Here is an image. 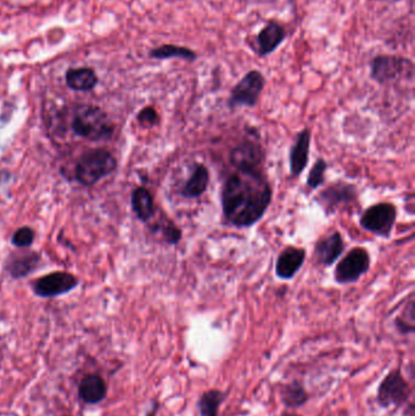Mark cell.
<instances>
[{
    "label": "cell",
    "mask_w": 415,
    "mask_h": 416,
    "mask_svg": "<svg viewBox=\"0 0 415 416\" xmlns=\"http://www.w3.org/2000/svg\"><path fill=\"white\" fill-rule=\"evenodd\" d=\"M265 162H232L222 187V211L235 228H251L267 213L273 198Z\"/></svg>",
    "instance_id": "cell-1"
},
{
    "label": "cell",
    "mask_w": 415,
    "mask_h": 416,
    "mask_svg": "<svg viewBox=\"0 0 415 416\" xmlns=\"http://www.w3.org/2000/svg\"><path fill=\"white\" fill-rule=\"evenodd\" d=\"M76 134L91 141L106 140L113 134V126L99 107L83 105L77 108L72 122Z\"/></svg>",
    "instance_id": "cell-2"
},
{
    "label": "cell",
    "mask_w": 415,
    "mask_h": 416,
    "mask_svg": "<svg viewBox=\"0 0 415 416\" xmlns=\"http://www.w3.org/2000/svg\"><path fill=\"white\" fill-rule=\"evenodd\" d=\"M370 77L380 86L401 80H413L414 64L405 56L379 54L370 61Z\"/></svg>",
    "instance_id": "cell-3"
},
{
    "label": "cell",
    "mask_w": 415,
    "mask_h": 416,
    "mask_svg": "<svg viewBox=\"0 0 415 416\" xmlns=\"http://www.w3.org/2000/svg\"><path fill=\"white\" fill-rule=\"evenodd\" d=\"M116 165L115 157L106 150H89L82 155L77 163L76 178L80 184L91 187L115 171Z\"/></svg>",
    "instance_id": "cell-4"
},
{
    "label": "cell",
    "mask_w": 415,
    "mask_h": 416,
    "mask_svg": "<svg viewBox=\"0 0 415 416\" xmlns=\"http://www.w3.org/2000/svg\"><path fill=\"white\" fill-rule=\"evenodd\" d=\"M266 77L258 69H251L233 86L229 96L228 106L255 107L266 86Z\"/></svg>",
    "instance_id": "cell-5"
},
{
    "label": "cell",
    "mask_w": 415,
    "mask_h": 416,
    "mask_svg": "<svg viewBox=\"0 0 415 416\" xmlns=\"http://www.w3.org/2000/svg\"><path fill=\"white\" fill-rule=\"evenodd\" d=\"M413 390L399 369L391 370L380 382L377 393V402L383 409L391 406L401 408L408 402Z\"/></svg>",
    "instance_id": "cell-6"
},
{
    "label": "cell",
    "mask_w": 415,
    "mask_h": 416,
    "mask_svg": "<svg viewBox=\"0 0 415 416\" xmlns=\"http://www.w3.org/2000/svg\"><path fill=\"white\" fill-rule=\"evenodd\" d=\"M397 219V208L392 203H380L367 208L359 219L363 229L372 234L390 239Z\"/></svg>",
    "instance_id": "cell-7"
},
{
    "label": "cell",
    "mask_w": 415,
    "mask_h": 416,
    "mask_svg": "<svg viewBox=\"0 0 415 416\" xmlns=\"http://www.w3.org/2000/svg\"><path fill=\"white\" fill-rule=\"evenodd\" d=\"M370 256L366 249H352L336 266L334 272L336 283L340 285L357 283L364 274H367L370 268Z\"/></svg>",
    "instance_id": "cell-8"
},
{
    "label": "cell",
    "mask_w": 415,
    "mask_h": 416,
    "mask_svg": "<svg viewBox=\"0 0 415 416\" xmlns=\"http://www.w3.org/2000/svg\"><path fill=\"white\" fill-rule=\"evenodd\" d=\"M357 187L350 183L336 182L318 194L315 201L323 208L326 216L335 213L340 207H345L357 201Z\"/></svg>",
    "instance_id": "cell-9"
},
{
    "label": "cell",
    "mask_w": 415,
    "mask_h": 416,
    "mask_svg": "<svg viewBox=\"0 0 415 416\" xmlns=\"http://www.w3.org/2000/svg\"><path fill=\"white\" fill-rule=\"evenodd\" d=\"M287 36V30L280 22L269 20L256 34V53L260 58L271 55L285 42Z\"/></svg>",
    "instance_id": "cell-10"
},
{
    "label": "cell",
    "mask_w": 415,
    "mask_h": 416,
    "mask_svg": "<svg viewBox=\"0 0 415 416\" xmlns=\"http://www.w3.org/2000/svg\"><path fill=\"white\" fill-rule=\"evenodd\" d=\"M78 280L69 273H52L38 279L33 285L34 292L41 297H55L66 294L77 286Z\"/></svg>",
    "instance_id": "cell-11"
},
{
    "label": "cell",
    "mask_w": 415,
    "mask_h": 416,
    "mask_svg": "<svg viewBox=\"0 0 415 416\" xmlns=\"http://www.w3.org/2000/svg\"><path fill=\"white\" fill-rule=\"evenodd\" d=\"M345 251V242L340 231L320 239L314 246L313 257L315 262L323 267H331Z\"/></svg>",
    "instance_id": "cell-12"
},
{
    "label": "cell",
    "mask_w": 415,
    "mask_h": 416,
    "mask_svg": "<svg viewBox=\"0 0 415 416\" xmlns=\"http://www.w3.org/2000/svg\"><path fill=\"white\" fill-rule=\"evenodd\" d=\"M306 261V251L295 246H288L278 256L276 275L282 280H291L300 272Z\"/></svg>",
    "instance_id": "cell-13"
},
{
    "label": "cell",
    "mask_w": 415,
    "mask_h": 416,
    "mask_svg": "<svg viewBox=\"0 0 415 416\" xmlns=\"http://www.w3.org/2000/svg\"><path fill=\"white\" fill-rule=\"evenodd\" d=\"M312 133L309 128H304L298 134L291 149H290V173L293 178L304 173L309 159Z\"/></svg>",
    "instance_id": "cell-14"
},
{
    "label": "cell",
    "mask_w": 415,
    "mask_h": 416,
    "mask_svg": "<svg viewBox=\"0 0 415 416\" xmlns=\"http://www.w3.org/2000/svg\"><path fill=\"white\" fill-rule=\"evenodd\" d=\"M210 184V171L203 163H195L190 176L181 189V195L186 198H197L203 196Z\"/></svg>",
    "instance_id": "cell-15"
},
{
    "label": "cell",
    "mask_w": 415,
    "mask_h": 416,
    "mask_svg": "<svg viewBox=\"0 0 415 416\" xmlns=\"http://www.w3.org/2000/svg\"><path fill=\"white\" fill-rule=\"evenodd\" d=\"M106 384L99 375H88L80 381L78 395L80 400L88 404L100 403L106 397Z\"/></svg>",
    "instance_id": "cell-16"
},
{
    "label": "cell",
    "mask_w": 415,
    "mask_h": 416,
    "mask_svg": "<svg viewBox=\"0 0 415 416\" xmlns=\"http://www.w3.org/2000/svg\"><path fill=\"white\" fill-rule=\"evenodd\" d=\"M279 395L282 404L288 409L301 408L309 400V392L304 389V384L298 380L282 384L279 389Z\"/></svg>",
    "instance_id": "cell-17"
},
{
    "label": "cell",
    "mask_w": 415,
    "mask_h": 416,
    "mask_svg": "<svg viewBox=\"0 0 415 416\" xmlns=\"http://www.w3.org/2000/svg\"><path fill=\"white\" fill-rule=\"evenodd\" d=\"M149 56L155 60L179 59L187 61L189 64L195 62L199 59V54L195 50L176 44H164L153 49L150 50Z\"/></svg>",
    "instance_id": "cell-18"
},
{
    "label": "cell",
    "mask_w": 415,
    "mask_h": 416,
    "mask_svg": "<svg viewBox=\"0 0 415 416\" xmlns=\"http://www.w3.org/2000/svg\"><path fill=\"white\" fill-rule=\"evenodd\" d=\"M66 83L74 91H88L98 84V77L96 72L88 67L69 69L66 72Z\"/></svg>",
    "instance_id": "cell-19"
},
{
    "label": "cell",
    "mask_w": 415,
    "mask_h": 416,
    "mask_svg": "<svg viewBox=\"0 0 415 416\" xmlns=\"http://www.w3.org/2000/svg\"><path fill=\"white\" fill-rule=\"evenodd\" d=\"M132 207L140 220L148 222L154 217L155 203L151 192L145 187H138L132 194Z\"/></svg>",
    "instance_id": "cell-20"
},
{
    "label": "cell",
    "mask_w": 415,
    "mask_h": 416,
    "mask_svg": "<svg viewBox=\"0 0 415 416\" xmlns=\"http://www.w3.org/2000/svg\"><path fill=\"white\" fill-rule=\"evenodd\" d=\"M228 392L219 390H208L197 400V411L200 416H218L219 408L227 400Z\"/></svg>",
    "instance_id": "cell-21"
},
{
    "label": "cell",
    "mask_w": 415,
    "mask_h": 416,
    "mask_svg": "<svg viewBox=\"0 0 415 416\" xmlns=\"http://www.w3.org/2000/svg\"><path fill=\"white\" fill-rule=\"evenodd\" d=\"M38 261H39V256L36 253L17 256V258H14L12 262H10L8 269L14 277H25L28 273L32 272L34 267L37 266Z\"/></svg>",
    "instance_id": "cell-22"
},
{
    "label": "cell",
    "mask_w": 415,
    "mask_h": 416,
    "mask_svg": "<svg viewBox=\"0 0 415 416\" xmlns=\"http://www.w3.org/2000/svg\"><path fill=\"white\" fill-rule=\"evenodd\" d=\"M396 326L401 334H413L414 332V301L410 299V303L405 305V313L396 319Z\"/></svg>",
    "instance_id": "cell-23"
},
{
    "label": "cell",
    "mask_w": 415,
    "mask_h": 416,
    "mask_svg": "<svg viewBox=\"0 0 415 416\" xmlns=\"http://www.w3.org/2000/svg\"><path fill=\"white\" fill-rule=\"evenodd\" d=\"M326 168H328V163L323 159L315 161V163L309 171L307 183H306L309 189H317L324 184Z\"/></svg>",
    "instance_id": "cell-24"
},
{
    "label": "cell",
    "mask_w": 415,
    "mask_h": 416,
    "mask_svg": "<svg viewBox=\"0 0 415 416\" xmlns=\"http://www.w3.org/2000/svg\"><path fill=\"white\" fill-rule=\"evenodd\" d=\"M34 240V231L28 227H23L17 230L12 236V244L17 247H27L31 246Z\"/></svg>",
    "instance_id": "cell-25"
},
{
    "label": "cell",
    "mask_w": 415,
    "mask_h": 416,
    "mask_svg": "<svg viewBox=\"0 0 415 416\" xmlns=\"http://www.w3.org/2000/svg\"><path fill=\"white\" fill-rule=\"evenodd\" d=\"M138 121L144 127H154L160 122V116L154 107H145L139 113Z\"/></svg>",
    "instance_id": "cell-26"
},
{
    "label": "cell",
    "mask_w": 415,
    "mask_h": 416,
    "mask_svg": "<svg viewBox=\"0 0 415 416\" xmlns=\"http://www.w3.org/2000/svg\"><path fill=\"white\" fill-rule=\"evenodd\" d=\"M162 235H164V239H165L170 245H177V244H179V241L181 239V230L176 227V225L173 224V223H170L168 222L167 224L162 225Z\"/></svg>",
    "instance_id": "cell-27"
},
{
    "label": "cell",
    "mask_w": 415,
    "mask_h": 416,
    "mask_svg": "<svg viewBox=\"0 0 415 416\" xmlns=\"http://www.w3.org/2000/svg\"><path fill=\"white\" fill-rule=\"evenodd\" d=\"M282 416H302V415H298V414H293V413H284V414H282Z\"/></svg>",
    "instance_id": "cell-28"
},
{
    "label": "cell",
    "mask_w": 415,
    "mask_h": 416,
    "mask_svg": "<svg viewBox=\"0 0 415 416\" xmlns=\"http://www.w3.org/2000/svg\"><path fill=\"white\" fill-rule=\"evenodd\" d=\"M394 1H401V0H394Z\"/></svg>",
    "instance_id": "cell-29"
}]
</instances>
